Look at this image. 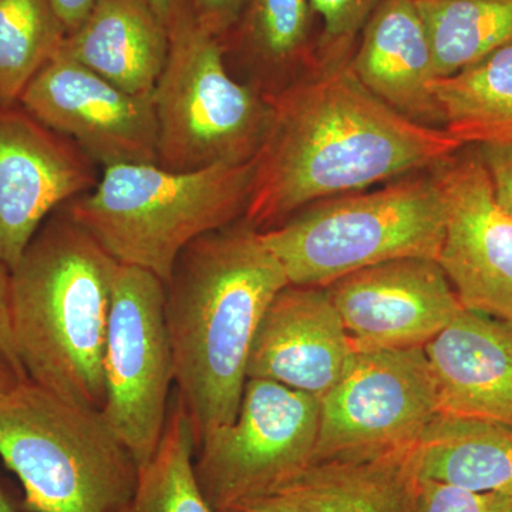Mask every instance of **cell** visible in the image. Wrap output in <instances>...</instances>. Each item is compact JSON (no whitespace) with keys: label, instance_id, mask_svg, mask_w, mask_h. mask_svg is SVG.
<instances>
[{"label":"cell","instance_id":"1","mask_svg":"<svg viewBox=\"0 0 512 512\" xmlns=\"http://www.w3.org/2000/svg\"><path fill=\"white\" fill-rule=\"evenodd\" d=\"M349 62L315 64L266 93L271 121L242 218L252 228L266 231L315 202L431 170L464 147L377 99Z\"/></svg>","mask_w":512,"mask_h":512},{"label":"cell","instance_id":"2","mask_svg":"<svg viewBox=\"0 0 512 512\" xmlns=\"http://www.w3.org/2000/svg\"><path fill=\"white\" fill-rule=\"evenodd\" d=\"M289 285L261 231L244 220L195 239L165 282L175 396L195 447L237 417L256 329Z\"/></svg>","mask_w":512,"mask_h":512},{"label":"cell","instance_id":"3","mask_svg":"<svg viewBox=\"0 0 512 512\" xmlns=\"http://www.w3.org/2000/svg\"><path fill=\"white\" fill-rule=\"evenodd\" d=\"M119 262L66 207L10 269L16 353L30 382L83 409H103V356Z\"/></svg>","mask_w":512,"mask_h":512},{"label":"cell","instance_id":"4","mask_svg":"<svg viewBox=\"0 0 512 512\" xmlns=\"http://www.w3.org/2000/svg\"><path fill=\"white\" fill-rule=\"evenodd\" d=\"M254 170L255 158L192 171L111 165L64 207L119 264L146 269L165 284L195 239L244 218Z\"/></svg>","mask_w":512,"mask_h":512},{"label":"cell","instance_id":"5","mask_svg":"<svg viewBox=\"0 0 512 512\" xmlns=\"http://www.w3.org/2000/svg\"><path fill=\"white\" fill-rule=\"evenodd\" d=\"M446 200L436 167L302 208L261 231L289 285L326 286L399 258L439 259Z\"/></svg>","mask_w":512,"mask_h":512},{"label":"cell","instance_id":"6","mask_svg":"<svg viewBox=\"0 0 512 512\" xmlns=\"http://www.w3.org/2000/svg\"><path fill=\"white\" fill-rule=\"evenodd\" d=\"M0 460L22 484L26 512H126L140 471L101 410L29 379L0 399Z\"/></svg>","mask_w":512,"mask_h":512},{"label":"cell","instance_id":"7","mask_svg":"<svg viewBox=\"0 0 512 512\" xmlns=\"http://www.w3.org/2000/svg\"><path fill=\"white\" fill-rule=\"evenodd\" d=\"M170 47L151 94L157 164L192 171L254 160L271 121L268 94L229 73L220 39L183 0L168 23Z\"/></svg>","mask_w":512,"mask_h":512},{"label":"cell","instance_id":"8","mask_svg":"<svg viewBox=\"0 0 512 512\" xmlns=\"http://www.w3.org/2000/svg\"><path fill=\"white\" fill-rule=\"evenodd\" d=\"M319 400L271 380L248 379L237 417L195 450L194 468L218 512L275 493L312 463Z\"/></svg>","mask_w":512,"mask_h":512},{"label":"cell","instance_id":"9","mask_svg":"<svg viewBox=\"0 0 512 512\" xmlns=\"http://www.w3.org/2000/svg\"><path fill=\"white\" fill-rule=\"evenodd\" d=\"M104 419L146 466L163 439L175 386L174 357L165 320V284L137 266L114 275L103 356Z\"/></svg>","mask_w":512,"mask_h":512},{"label":"cell","instance_id":"10","mask_svg":"<svg viewBox=\"0 0 512 512\" xmlns=\"http://www.w3.org/2000/svg\"><path fill=\"white\" fill-rule=\"evenodd\" d=\"M319 404L312 463L407 450L440 413L423 348L352 350Z\"/></svg>","mask_w":512,"mask_h":512},{"label":"cell","instance_id":"11","mask_svg":"<svg viewBox=\"0 0 512 512\" xmlns=\"http://www.w3.org/2000/svg\"><path fill=\"white\" fill-rule=\"evenodd\" d=\"M19 104L103 168L157 164L151 96L124 92L60 49L30 80Z\"/></svg>","mask_w":512,"mask_h":512},{"label":"cell","instance_id":"12","mask_svg":"<svg viewBox=\"0 0 512 512\" xmlns=\"http://www.w3.org/2000/svg\"><path fill=\"white\" fill-rule=\"evenodd\" d=\"M446 200L439 262L464 309L512 323V215L495 198L477 147L437 165Z\"/></svg>","mask_w":512,"mask_h":512},{"label":"cell","instance_id":"13","mask_svg":"<svg viewBox=\"0 0 512 512\" xmlns=\"http://www.w3.org/2000/svg\"><path fill=\"white\" fill-rule=\"evenodd\" d=\"M96 164L19 103L0 106V262L12 269L47 218L97 184Z\"/></svg>","mask_w":512,"mask_h":512},{"label":"cell","instance_id":"14","mask_svg":"<svg viewBox=\"0 0 512 512\" xmlns=\"http://www.w3.org/2000/svg\"><path fill=\"white\" fill-rule=\"evenodd\" d=\"M352 350L423 348L463 311L439 262L399 258L326 286Z\"/></svg>","mask_w":512,"mask_h":512},{"label":"cell","instance_id":"15","mask_svg":"<svg viewBox=\"0 0 512 512\" xmlns=\"http://www.w3.org/2000/svg\"><path fill=\"white\" fill-rule=\"evenodd\" d=\"M352 345L326 288L288 285L256 329L248 379L271 380L316 399L339 382Z\"/></svg>","mask_w":512,"mask_h":512},{"label":"cell","instance_id":"16","mask_svg":"<svg viewBox=\"0 0 512 512\" xmlns=\"http://www.w3.org/2000/svg\"><path fill=\"white\" fill-rule=\"evenodd\" d=\"M423 349L440 413L512 427V323L463 309Z\"/></svg>","mask_w":512,"mask_h":512},{"label":"cell","instance_id":"17","mask_svg":"<svg viewBox=\"0 0 512 512\" xmlns=\"http://www.w3.org/2000/svg\"><path fill=\"white\" fill-rule=\"evenodd\" d=\"M349 64L357 80L397 113L443 128L431 90L436 60L416 0H383L360 33Z\"/></svg>","mask_w":512,"mask_h":512},{"label":"cell","instance_id":"18","mask_svg":"<svg viewBox=\"0 0 512 512\" xmlns=\"http://www.w3.org/2000/svg\"><path fill=\"white\" fill-rule=\"evenodd\" d=\"M168 47V26L147 0H97L60 52L124 92L150 97Z\"/></svg>","mask_w":512,"mask_h":512},{"label":"cell","instance_id":"19","mask_svg":"<svg viewBox=\"0 0 512 512\" xmlns=\"http://www.w3.org/2000/svg\"><path fill=\"white\" fill-rule=\"evenodd\" d=\"M407 450L315 461L265 498L288 512H414Z\"/></svg>","mask_w":512,"mask_h":512},{"label":"cell","instance_id":"20","mask_svg":"<svg viewBox=\"0 0 512 512\" xmlns=\"http://www.w3.org/2000/svg\"><path fill=\"white\" fill-rule=\"evenodd\" d=\"M420 480L512 497V427L439 413L407 450Z\"/></svg>","mask_w":512,"mask_h":512},{"label":"cell","instance_id":"21","mask_svg":"<svg viewBox=\"0 0 512 512\" xmlns=\"http://www.w3.org/2000/svg\"><path fill=\"white\" fill-rule=\"evenodd\" d=\"M316 22L311 0H247L220 40L225 59L241 64L252 76L265 77V82H275L278 90L279 77H298L315 66Z\"/></svg>","mask_w":512,"mask_h":512},{"label":"cell","instance_id":"22","mask_svg":"<svg viewBox=\"0 0 512 512\" xmlns=\"http://www.w3.org/2000/svg\"><path fill=\"white\" fill-rule=\"evenodd\" d=\"M443 128L463 146L512 143V46L431 83Z\"/></svg>","mask_w":512,"mask_h":512},{"label":"cell","instance_id":"23","mask_svg":"<svg viewBox=\"0 0 512 512\" xmlns=\"http://www.w3.org/2000/svg\"><path fill=\"white\" fill-rule=\"evenodd\" d=\"M437 77H448L512 46V0H416Z\"/></svg>","mask_w":512,"mask_h":512},{"label":"cell","instance_id":"24","mask_svg":"<svg viewBox=\"0 0 512 512\" xmlns=\"http://www.w3.org/2000/svg\"><path fill=\"white\" fill-rule=\"evenodd\" d=\"M156 454L138 471L126 512H218L195 476V437L183 404L173 396Z\"/></svg>","mask_w":512,"mask_h":512},{"label":"cell","instance_id":"25","mask_svg":"<svg viewBox=\"0 0 512 512\" xmlns=\"http://www.w3.org/2000/svg\"><path fill=\"white\" fill-rule=\"evenodd\" d=\"M66 36L53 0H0V106L19 103Z\"/></svg>","mask_w":512,"mask_h":512},{"label":"cell","instance_id":"26","mask_svg":"<svg viewBox=\"0 0 512 512\" xmlns=\"http://www.w3.org/2000/svg\"><path fill=\"white\" fill-rule=\"evenodd\" d=\"M383 0H311L320 23L316 63L349 62L367 20Z\"/></svg>","mask_w":512,"mask_h":512},{"label":"cell","instance_id":"27","mask_svg":"<svg viewBox=\"0 0 512 512\" xmlns=\"http://www.w3.org/2000/svg\"><path fill=\"white\" fill-rule=\"evenodd\" d=\"M414 512H512V497L419 478Z\"/></svg>","mask_w":512,"mask_h":512},{"label":"cell","instance_id":"28","mask_svg":"<svg viewBox=\"0 0 512 512\" xmlns=\"http://www.w3.org/2000/svg\"><path fill=\"white\" fill-rule=\"evenodd\" d=\"M477 150L498 204L512 215V143L485 144Z\"/></svg>","mask_w":512,"mask_h":512},{"label":"cell","instance_id":"29","mask_svg":"<svg viewBox=\"0 0 512 512\" xmlns=\"http://www.w3.org/2000/svg\"><path fill=\"white\" fill-rule=\"evenodd\" d=\"M198 23L222 39L237 22L247 0H187Z\"/></svg>","mask_w":512,"mask_h":512},{"label":"cell","instance_id":"30","mask_svg":"<svg viewBox=\"0 0 512 512\" xmlns=\"http://www.w3.org/2000/svg\"><path fill=\"white\" fill-rule=\"evenodd\" d=\"M0 350L8 357L16 370L28 379L18 353H16L15 339H13L12 312H10V269L0 262Z\"/></svg>","mask_w":512,"mask_h":512},{"label":"cell","instance_id":"31","mask_svg":"<svg viewBox=\"0 0 512 512\" xmlns=\"http://www.w3.org/2000/svg\"><path fill=\"white\" fill-rule=\"evenodd\" d=\"M96 3L97 0H53L67 35L83 22Z\"/></svg>","mask_w":512,"mask_h":512},{"label":"cell","instance_id":"32","mask_svg":"<svg viewBox=\"0 0 512 512\" xmlns=\"http://www.w3.org/2000/svg\"><path fill=\"white\" fill-rule=\"evenodd\" d=\"M26 377L20 375L16 367L10 363L8 357L0 350V399L12 392L13 389L25 382Z\"/></svg>","mask_w":512,"mask_h":512},{"label":"cell","instance_id":"33","mask_svg":"<svg viewBox=\"0 0 512 512\" xmlns=\"http://www.w3.org/2000/svg\"><path fill=\"white\" fill-rule=\"evenodd\" d=\"M224 512H288L281 505L276 504L271 498H261V500L248 501L228 508Z\"/></svg>","mask_w":512,"mask_h":512},{"label":"cell","instance_id":"34","mask_svg":"<svg viewBox=\"0 0 512 512\" xmlns=\"http://www.w3.org/2000/svg\"><path fill=\"white\" fill-rule=\"evenodd\" d=\"M150 3L151 8L156 10L161 20L168 26L174 13L177 12L178 6L183 3V0H147Z\"/></svg>","mask_w":512,"mask_h":512},{"label":"cell","instance_id":"35","mask_svg":"<svg viewBox=\"0 0 512 512\" xmlns=\"http://www.w3.org/2000/svg\"><path fill=\"white\" fill-rule=\"evenodd\" d=\"M0 512H18L2 480H0Z\"/></svg>","mask_w":512,"mask_h":512}]
</instances>
